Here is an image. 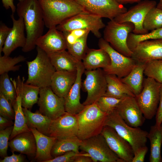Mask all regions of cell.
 Masks as SVG:
<instances>
[{
  "label": "cell",
  "instance_id": "1",
  "mask_svg": "<svg viewBox=\"0 0 162 162\" xmlns=\"http://www.w3.org/2000/svg\"><path fill=\"white\" fill-rule=\"evenodd\" d=\"M16 11L23 19L26 34L22 50L28 52L34 49L37 40L43 35L45 25L42 10L38 0H23L17 3Z\"/></svg>",
  "mask_w": 162,
  "mask_h": 162
},
{
  "label": "cell",
  "instance_id": "2",
  "mask_svg": "<svg viewBox=\"0 0 162 162\" xmlns=\"http://www.w3.org/2000/svg\"><path fill=\"white\" fill-rule=\"evenodd\" d=\"M38 0L45 26L48 28L56 27L66 19L85 11L75 0Z\"/></svg>",
  "mask_w": 162,
  "mask_h": 162
},
{
  "label": "cell",
  "instance_id": "3",
  "mask_svg": "<svg viewBox=\"0 0 162 162\" xmlns=\"http://www.w3.org/2000/svg\"><path fill=\"white\" fill-rule=\"evenodd\" d=\"M108 115L102 111L96 103L85 106L83 109L76 114V136L82 140L100 134Z\"/></svg>",
  "mask_w": 162,
  "mask_h": 162
},
{
  "label": "cell",
  "instance_id": "4",
  "mask_svg": "<svg viewBox=\"0 0 162 162\" xmlns=\"http://www.w3.org/2000/svg\"><path fill=\"white\" fill-rule=\"evenodd\" d=\"M36 46V57L32 61L26 62L28 76L26 83L40 88L50 86L51 78L56 70L47 53Z\"/></svg>",
  "mask_w": 162,
  "mask_h": 162
},
{
  "label": "cell",
  "instance_id": "5",
  "mask_svg": "<svg viewBox=\"0 0 162 162\" xmlns=\"http://www.w3.org/2000/svg\"><path fill=\"white\" fill-rule=\"evenodd\" d=\"M105 126L113 128L131 146L134 153L141 147L146 146L148 132L139 127H131L119 115L116 110L108 115Z\"/></svg>",
  "mask_w": 162,
  "mask_h": 162
},
{
  "label": "cell",
  "instance_id": "6",
  "mask_svg": "<svg viewBox=\"0 0 162 162\" xmlns=\"http://www.w3.org/2000/svg\"><path fill=\"white\" fill-rule=\"evenodd\" d=\"M134 28L131 22L119 23L114 19L110 20L105 27L103 38L119 52L132 57L133 52L128 47L127 40L128 34L133 32Z\"/></svg>",
  "mask_w": 162,
  "mask_h": 162
},
{
  "label": "cell",
  "instance_id": "7",
  "mask_svg": "<svg viewBox=\"0 0 162 162\" xmlns=\"http://www.w3.org/2000/svg\"><path fill=\"white\" fill-rule=\"evenodd\" d=\"M160 84L152 78H144L142 91L135 97L146 119H151L156 114L159 102Z\"/></svg>",
  "mask_w": 162,
  "mask_h": 162
},
{
  "label": "cell",
  "instance_id": "8",
  "mask_svg": "<svg viewBox=\"0 0 162 162\" xmlns=\"http://www.w3.org/2000/svg\"><path fill=\"white\" fill-rule=\"evenodd\" d=\"M102 18L85 11L66 19L56 28L62 32L78 29L87 30L96 37L100 38L101 34L100 30L106 26Z\"/></svg>",
  "mask_w": 162,
  "mask_h": 162
},
{
  "label": "cell",
  "instance_id": "9",
  "mask_svg": "<svg viewBox=\"0 0 162 162\" xmlns=\"http://www.w3.org/2000/svg\"><path fill=\"white\" fill-rule=\"evenodd\" d=\"M80 149L87 153L93 162H123L111 149L101 134L82 140Z\"/></svg>",
  "mask_w": 162,
  "mask_h": 162
},
{
  "label": "cell",
  "instance_id": "10",
  "mask_svg": "<svg viewBox=\"0 0 162 162\" xmlns=\"http://www.w3.org/2000/svg\"><path fill=\"white\" fill-rule=\"evenodd\" d=\"M98 45L99 48L108 53L110 58V65L103 69L106 74H115L122 78L126 76L137 64L132 57L126 56L115 50L104 38H100Z\"/></svg>",
  "mask_w": 162,
  "mask_h": 162
},
{
  "label": "cell",
  "instance_id": "11",
  "mask_svg": "<svg viewBox=\"0 0 162 162\" xmlns=\"http://www.w3.org/2000/svg\"><path fill=\"white\" fill-rule=\"evenodd\" d=\"M157 5V2L155 1L144 0L141 1L131 7L125 12L116 17L114 20L119 23L131 22L134 26L132 32L133 33L136 34H146L148 32L143 27L144 20L148 12Z\"/></svg>",
  "mask_w": 162,
  "mask_h": 162
},
{
  "label": "cell",
  "instance_id": "12",
  "mask_svg": "<svg viewBox=\"0 0 162 162\" xmlns=\"http://www.w3.org/2000/svg\"><path fill=\"white\" fill-rule=\"evenodd\" d=\"M84 73L86 77L82 84L87 95L82 104L86 106L95 103L104 95L106 90L107 83L106 74L103 69L85 70Z\"/></svg>",
  "mask_w": 162,
  "mask_h": 162
},
{
  "label": "cell",
  "instance_id": "13",
  "mask_svg": "<svg viewBox=\"0 0 162 162\" xmlns=\"http://www.w3.org/2000/svg\"><path fill=\"white\" fill-rule=\"evenodd\" d=\"M39 94L37 103L42 114L53 120L65 112L64 98L55 94L50 86L40 88Z\"/></svg>",
  "mask_w": 162,
  "mask_h": 162
},
{
  "label": "cell",
  "instance_id": "14",
  "mask_svg": "<svg viewBox=\"0 0 162 162\" xmlns=\"http://www.w3.org/2000/svg\"><path fill=\"white\" fill-rule=\"evenodd\" d=\"M86 11L102 18L114 19L128 10L115 0H75Z\"/></svg>",
  "mask_w": 162,
  "mask_h": 162
},
{
  "label": "cell",
  "instance_id": "15",
  "mask_svg": "<svg viewBox=\"0 0 162 162\" xmlns=\"http://www.w3.org/2000/svg\"><path fill=\"white\" fill-rule=\"evenodd\" d=\"M111 149L123 162H132L134 152L130 145L112 128L105 126L101 133Z\"/></svg>",
  "mask_w": 162,
  "mask_h": 162
},
{
  "label": "cell",
  "instance_id": "16",
  "mask_svg": "<svg viewBox=\"0 0 162 162\" xmlns=\"http://www.w3.org/2000/svg\"><path fill=\"white\" fill-rule=\"evenodd\" d=\"M77 132L76 114L66 112L57 118L52 120L49 136L58 140L76 136Z\"/></svg>",
  "mask_w": 162,
  "mask_h": 162
},
{
  "label": "cell",
  "instance_id": "17",
  "mask_svg": "<svg viewBox=\"0 0 162 162\" xmlns=\"http://www.w3.org/2000/svg\"><path fill=\"white\" fill-rule=\"evenodd\" d=\"M116 110L125 122L133 127H139L144 122L145 118L135 97L128 96L123 98Z\"/></svg>",
  "mask_w": 162,
  "mask_h": 162
},
{
  "label": "cell",
  "instance_id": "18",
  "mask_svg": "<svg viewBox=\"0 0 162 162\" xmlns=\"http://www.w3.org/2000/svg\"><path fill=\"white\" fill-rule=\"evenodd\" d=\"M132 51V57L137 62L146 63L152 60L162 59V39L141 42Z\"/></svg>",
  "mask_w": 162,
  "mask_h": 162
},
{
  "label": "cell",
  "instance_id": "19",
  "mask_svg": "<svg viewBox=\"0 0 162 162\" xmlns=\"http://www.w3.org/2000/svg\"><path fill=\"white\" fill-rule=\"evenodd\" d=\"M85 70L82 61H79L75 81L64 98L65 108L67 112L76 114L82 111L85 107L80 101L82 77Z\"/></svg>",
  "mask_w": 162,
  "mask_h": 162
},
{
  "label": "cell",
  "instance_id": "20",
  "mask_svg": "<svg viewBox=\"0 0 162 162\" xmlns=\"http://www.w3.org/2000/svg\"><path fill=\"white\" fill-rule=\"evenodd\" d=\"M10 17L12 21L13 26L2 50L4 55L7 56H9L17 48H23L26 42V37L24 33L25 26L23 19L20 17L18 19L16 20L13 13L10 15Z\"/></svg>",
  "mask_w": 162,
  "mask_h": 162
},
{
  "label": "cell",
  "instance_id": "21",
  "mask_svg": "<svg viewBox=\"0 0 162 162\" xmlns=\"http://www.w3.org/2000/svg\"><path fill=\"white\" fill-rule=\"evenodd\" d=\"M36 46L47 54L67 49L65 38L62 32L58 30L56 27L49 28L47 32L37 40Z\"/></svg>",
  "mask_w": 162,
  "mask_h": 162
},
{
  "label": "cell",
  "instance_id": "22",
  "mask_svg": "<svg viewBox=\"0 0 162 162\" xmlns=\"http://www.w3.org/2000/svg\"><path fill=\"white\" fill-rule=\"evenodd\" d=\"M10 140L9 146L12 152H18L34 159L36 145L34 136L31 131L19 134Z\"/></svg>",
  "mask_w": 162,
  "mask_h": 162
},
{
  "label": "cell",
  "instance_id": "23",
  "mask_svg": "<svg viewBox=\"0 0 162 162\" xmlns=\"http://www.w3.org/2000/svg\"><path fill=\"white\" fill-rule=\"evenodd\" d=\"M76 75L77 71H56L51 78L52 90L58 96L64 98L75 82Z\"/></svg>",
  "mask_w": 162,
  "mask_h": 162
},
{
  "label": "cell",
  "instance_id": "24",
  "mask_svg": "<svg viewBox=\"0 0 162 162\" xmlns=\"http://www.w3.org/2000/svg\"><path fill=\"white\" fill-rule=\"evenodd\" d=\"M29 128L34 135L36 142V152L34 159L37 162H46L53 158L51 151L57 140L40 132L35 128Z\"/></svg>",
  "mask_w": 162,
  "mask_h": 162
},
{
  "label": "cell",
  "instance_id": "25",
  "mask_svg": "<svg viewBox=\"0 0 162 162\" xmlns=\"http://www.w3.org/2000/svg\"><path fill=\"white\" fill-rule=\"evenodd\" d=\"M85 70L98 68L104 69L110 64L111 60L108 53L103 49L88 48L82 60Z\"/></svg>",
  "mask_w": 162,
  "mask_h": 162
},
{
  "label": "cell",
  "instance_id": "26",
  "mask_svg": "<svg viewBox=\"0 0 162 162\" xmlns=\"http://www.w3.org/2000/svg\"><path fill=\"white\" fill-rule=\"evenodd\" d=\"M56 71H77L79 61L68 50H63L47 54Z\"/></svg>",
  "mask_w": 162,
  "mask_h": 162
},
{
  "label": "cell",
  "instance_id": "27",
  "mask_svg": "<svg viewBox=\"0 0 162 162\" xmlns=\"http://www.w3.org/2000/svg\"><path fill=\"white\" fill-rule=\"evenodd\" d=\"M107 83L106 92L104 96L122 99L128 96L135 97L134 94L121 78L113 74H106Z\"/></svg>",
  "mask_w": 162,
  "mask_h": 162
},
{
  "label": "cell",
  "instance_id": "28",
  "mask_svg": "<svg viewBox=\"0 0 162 162\" xmlns=\"http://www.w3.org/2000/svg\"><path fill=\"white\" fill-rule=\"evenodd\" d=\"M16 90V96L13 105L15 112L14 122L13 129L10 136V140L17 135L22 133L31 131L27 125L26 118L23 111L21 104L20 94L17 86L16 82L15 79L10 78Z\"/></svg>",
  "mask_w": 162,
  "mask_h": 162
},
{
  "label": "cell",
  "instance_id": "29",
  "mask_svg": "<svg viewBox=\"0 0 162 162\" xmlns=\"http://www.w3.org/2000/svg\"><path fill=\"white\" fill-rule=\"evenodd\" d=\"M25 80L24 77H22L21 80L20 76H18L17 86L21 96L22 107L30 110L38 102L40 88L37 86L25 83Z\"/></svg>",
  "mask_w": 162,
  "mask_h": 162
},
{
  "label": "cell",
  "instance_id": "30",
  "mask_svg": "<svg viewBox=\"0 0 162 162\" xmlns=\"http://www.w3.org/2000/svg\"><path fill=\"white\" fill-rule=\"evenodd\" d=\"M146 63L138 62L125 76L121 78L122 81L131 90L135 97L141 92L142 88L143 75Z\"/></svg>",
  "mask_w": 162,
  "mask_h": 162
},
{
  "label": "cell",
  "instance_id": "31",
  "mask_svg": "<svg viewBox=\"0 0 162 162\" xmlns=\"http://www.w3.org/2000/svg\"><path fill=\"white\" fill-rule=\"evenodd\" d=\"M23 111L29 128H35L40 132L49 136L52 120L38 110L33 112L28 109L23 108Z\"/></svg>",
  "mask_w": 162,
  "mask_h": 162
},
{
  "label": "cell",
  "instance_id": "32",
  "mask_svg": "<svg viewBox=\"0 0 162 162\" xmlns=\"http://www.w3.org/2000/svg\"><path fill=\"white\" fill-rule=\"evenodd\" d=\"M148 139L150 141V162H162L161 149L162 143V124L158 126H152L148 132Z\"/></svg>",
  "mask_w": 162,
  "mask_h": 162
},
{
  "label": "cell",
  "instance_id": "33",
  "mask_svg": "<svg viewBox=\"0 0 162 162\" xmlns=\"http://www.w3.org/2000/svg\"><path fill=\"white\" fill-rule=\"evenodd\" d=\"M82 141L76 136L57 140L52 148L51 156L54 158L71 151L79 154Z\"/></svg>",
  "mask_w": 162,
  "mask_h": 162
},
{
  "label": "cell",
  "instance_id": "34",
  "mask_svg": "<svg viewBox=\"0 0 162 162\" xmlns=\"http://www.w3.org/2000/svg\"><path fill=\"white\" fill-rule=\"evenodd\" d=\"M143 26L148 32L162 27V10L156 7L151 9L146 14Z\"/></svg>",
  "mask_w": 162,
  "mask_h": 162
},
{
  "label": "cell",
  "instance_id": "35",
  "mask_svg": "<svg viewBox=\"0 0 162 162\" xmlns=\"http://www.w3.org/2000/svg\"><path fill=\"white\" fill-rule=\"evenodd\" d=\"M162 39V27L143 34H136L131 32L129 34L127 44L129 49L131 51L137 44L147 40Z\"/></svg>",
  "mask_w": 162,
  "mask_h": 162
},
{
  "label": "cell",
  "instance_id": "36",
  "mask_svg": "<svg viewBox=\"0 0 162 162\" xmlns=\"http://www.w3.org/2000/svg\"><path fill=\"white\" fill-rule=\"evenodd\" d=\"M0 92L11 103L12 106L16 96L15 87L10 79L8 73L0 75Z\"/></svg>",
  "mask_w": 162,
  "mask_h": 162
},
{
  "label": "cell",
  "instance_id": "37",
  "mask_svg": "<svg viewBox=\"0 0 162 162\" xmlns=\"http://www.w3.org/2000/svg\"><path fill=\"white\" fill-rule=\"evenodd\" d=\"M26 58L22 55L12 58L4 55H0V74L10 71H16L18 70L20 65H16L17 64L24 62Z\"/></svg>",
  "mask_w": 162,
  "mask_h": 162
},
{
  "label": "cell",
  "instance_id": "38",
  "mask_svg": "<svg viewBox=\"0 0 162 162\" xmlns=\"http://www.w3.org/2000/svg\"><path fill=\"white\" fill-rule=\"evenodd\" d=\"M144 74L160 83H162V59L154 60L146 62Z\"/></svg>",
  "mask_w": 162,
  "mask_h": 162
},
{
  "label": "cell",
  "instance_id": "39",
  "mask_svg": "<svg viewBox=\"0 0 162 162\" xmlns=\"http://www.w3.org/2000/svg\"><path fill=\"white\" fill-rule=\"evenodd\" d=\"M89 33L80 38L73 45L67 48L68 51L78 60H82L88 49L87 41Z\"/></svg>",
  "mask_w": 162,
  "mask_h": 162
},
{
  "label": "cell",
  "instance_id": "40",
  "mask_svg": "<svg viewBox=\"0 0 162 162\" xmlns=\"http://www.w3.org/2000/svg\"><path fill=\"white\" fill-rule=\"evenodd\" d=\"M122 99L103 96L95 103L102 111L109 114L116 109Z\"/></svg>",
  "mask_w": 162,
  "mask_h": 162
},
{
  "label": "cell",
  "instance_id": "41",
  "mask_svg": "<svg viewBox=\"0 0 162 162\" xmlns=\"http://www.w3.org/2000/svg\"><path fill=\"white\" fill-rule=\"evenodd\" d=\"M14 125L0 130V156L4 158L7 156L8 140L12 133Z\"/></svg>",
  "mask_w": 162,
  "mask_h": 162
},
{
  "label": "cell",
  "instance_id": "42",
  "mask_svg": "<svg viewBox=\"0 0 162 162\" xmlns=\"http://www.w3.org/2000/svg\"><path fill=\"white\" fill-rule=\"evenodd\" d=\"M0 115L11 120L14 119L15 112L12 104L1 92Z\"/></svg>",
  "mask_w": 162,
  "mask_h": 162
},
{
  "label": "cell",
  "instance_id": "43",
  "mask_svg": "<svg viewBox=\"0 0 162 162\" xmlns=\"http://www.w3.org/2000/svg\"><path fill=\"white\" fill-rule=\"evenodd\" d=\"M90 32L87 30L80 29L62 32L65 38L67 48L73 45L80 38Z\"/></svg>",
  "mask_w": 162,
  "mask_h": 162
},
{
  "label": "cell",
  "instance_id": "44",
  "mask_svg": "<svg viewBox=\"0 0 162 162\" xmlns=\"http://www.w3.org/2000/svg\"><path fill=\"white\" fill-rule=\"evenodd\" d=\"M77 154L74 151L68 152L46 162H74V157Z\"/></svg>",
  "mask_w": 162,
  "mask_h": 162
},
{
  "label": "cell",
  "instance_id": "45",
  "mask_svg": "<svg viewBox=\"0 0 162 162\" xmlns=\"http://www.w3.org/2000/svg\"><path fill=\"white\" fill-rule=\"evenodd\" d=\"M11 29L3 23L0 26V55L2 52L3 46L8 35Z\"/></svg>",
  "mask_w": 162,
  "mask_h": 162
},
{
  "label": "cell",
  "instance_id": "46",
  "mask_svg": "<svg viewBox=\"0 0 162 162\" xmlns=\"http://www.w3.org/2000/svg\"><path fill=\"white\" fill-rule=\"evenodd\" d=\"M148 149L146 146L141 147L137 149L134 153V156L132 162H144Z\"/></svg>",
  "mask_w": 162,
  "mask_h": 162
},
{
  "label": "cell",
  "instance_id": "47",
  "mask_svg": "<svg viewBox=\"0 0 162 162\" xmlns=\"http://www.w3.org/2000/svg\"><path fill=\"white\" fill-rule=\"evenodd\" d=\"M160 99L158 110L155 115V124L160 126L162 123V83L159 89Z\"/></svg>",
  "mask_w": 162,
  "mask_h": 162
},
{
  "label": "cell",
  "instance_id": "48",
  "mask_svg": "<svg viewBox=\"0 0 162 162\" xmlns=\"http://www.w3.org/2000/svg\"><path fill=\"white\" fill-rule=\"evenodd\" d=\"M12 155L6 156L3 159H0V162H23L26 161L25 157L22 154H15L12 152Z\"/></svg>",
  "mask_w": 162,
  "mask_h": 162
},
{
  "label": "cell",
  "instance_id": "49",
  "mask_svg": "<svg viewBox=\"0 0 162 162\" xmlns=\"http://www.w3.org/2000/svg\"><path fill=\"white\" fill-rule=\"evenodd\" d=\"M12 120L0 115V130H3L14 125Z\"/></svg>",
  "mask_w": 162,
  "mask_h": 162
},
{
  "label": "cell",
  "instance_id": "50",
  "mask_svg": "<svg viewBox=\"0 0 162 162\" xmlns=\"http://www.w3.org/2000/svg\"><path fill=\"white\" fill-rule=\"evenodd\" d=\"M93 162L92 158L88 156H86L85 153H80L75 157L74 162Z\"/></svg>",
  "mask_w": 162,
  "mask_h": 162
},
{
  "label": "cell",
  "instance_id": "51",
  "mask_svg": "<svg viewBox=\"0 0 162 162\" xmlns=\"http://www.w3.org/2000/svg\"><path fill=\"white\" fill-rule=\"evenodd\" d=\"M3 6L6 9H10L14 14L16 10V8L14 4V0H1Z\"/></svg>",
  "mask_w": 162,
  "mask_h": 162
},
{
  "label": "cell",
  "instance_id": "52",
  "mask_svg": "<svg viewBox=\"0 0 162 162\" xmlns=\"http://www.w3.org/2000/svg\"><path fill=\"white\" fill-rule=\"evenodd\" d=\"M118 3L122 4H132L134 3H138L144 0H115Z\"/></svg>",
  "mask_w": 162,
  "mask_h": 162
},
{
  "label": "cell",
  "instance_id": "53",
  "mask_svg": "<svg viewBox=\"0 0 162 162\" xmlns=\"http://www.w3.org/2000/svg\"><path fill=\"white\" fill-rule=\"evenodd\" d=\"M158 4L159 6L162 7V0H159V2Z\"/></svg>",
  "mask_w": 162,
  "mask_h": 162
},
{
  "label": "cell",
  "instance_id": "54",
  "mask_svg": "<svg viewBox=\"0 0 162 162\" xmlns=\"http://www.w3.org/2000/svg\"><path fill=\"white\" fill-rule=\"evenodd\" d=\"M23 0H18L19 2L21 1H23Z\"/></svg>",
  "mask_w": 162,
  "mask_h": 162
}]
</instances>
